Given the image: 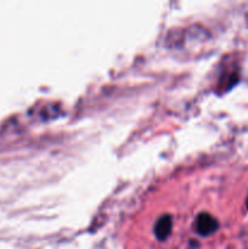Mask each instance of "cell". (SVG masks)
<instances>
[{
    "mask_svg": "<svg viewBox=\"0 0 248 249\" xmlns=\"http://www.w3.org/2000/svg\"><path fill=\"white\" fill-rule=\"evenodd\" d=\"M219 229V223L208 213H201L196 219V230L201 236H209Z\"/></svg>",
    "mask_w": 248,
    "mask_h": 249,
    "instance_id": "6da1fadb",
    "label": "cell"
},
{
    "mask_svg": "<svg viewBox=\"0 0 248 249\" xmlns=\"http://www.w3.org/2000/svg\"><path fill=\"white\" fill-rule=\"evenodd\" d=\"M173 221L169 215L160 216L155 225V235L159 241H164L169 237L172 232Z\"/></svg>",
    "mask_w": 248,
    "mask_h": 249,
    "instance_id": "7a4b0ae2",
    "label": "cell"
},
{
    "mask_svg": "<svg viewBox=\"0 0 248 249\" xmlns=\"http://www.w3.org/2000/svg\"><path fill=\"white\" fill-rule=\"evenodd\" d=\"M246 207H247V209H248V197H247V201H246Z\"/></svg>",
    "mask_w": 248,
    "mask_h": 249,
    "instance_id": "3957f363",
    "label": "cell"
}]
</instances>
